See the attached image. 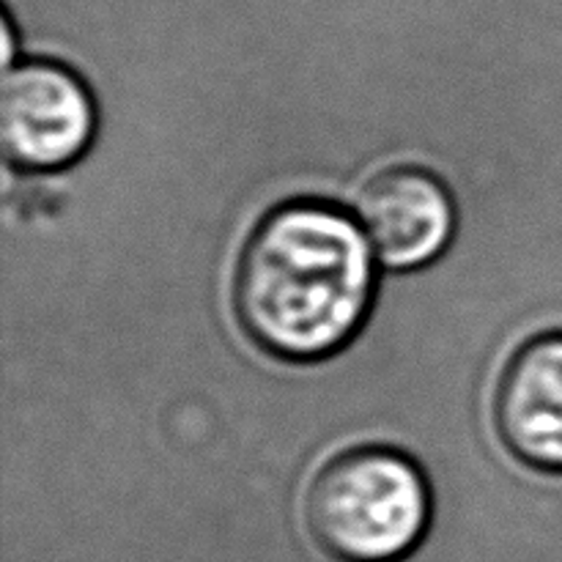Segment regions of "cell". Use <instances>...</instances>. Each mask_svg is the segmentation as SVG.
I'll list each match as a JSON object with an SVG mask.
<instances>
[{
  "mask_svg": "<svg viewBox=\"0 0 562 562\" xmlns=\"http://www.w3.org/2000/svg\"><path fill=\"white\" fill-rule=\"evenodd\" d=\"M376 252L357 217L327 201H289L247 234L234 313L263 355L318 362L344 351L376 300Z\"/></svg>",
  "mask_w": 562,
  "mask_h": 562,
  "instance_id": "obj_1",
  "label": "cell"
},
{
  "mask_svg": "<svg viewBox=\"0 0 562 562\" xmlns=\"http://www.w3.org/2000/svg\"><path fill=\"white\" fill-rule=\"evenodd\" d=\"M431 486L415 459L382 445L333 456L305 494L307 532L338 562H401L431 525Z\"/></svg>",
  "mask_w": 562,
  "mask_h": 562,
  "instance_id": "obj_2",
  "label": "cell"
},
{
  "mask_svg": "<svg viewBox=\"0 0 562 562\" xmlns=\"http://www.w3.org/2000/svg\"><path fill=\"white\" fill-rule=\"evenodd\" d=\"M97 124L93 93L75 69L47 58H27L5 69L0 140L5 162L16 170L71 168L93 146Z\"/></svg>",
  "mask_w": 562,
  "mask_h": 562,
  "instance_id": "obj_3",
  "label": "cell"
},
{
  "mask_svg": "<svg viewBox=\"0 0 562 562\" xmlns=\"http://www.w3.org/2000/svg\"><path fill=\"white\" fill-rule=\"evenodd\" d=\"M355 217L379 263L412 272L437 261L456 234V203L431 170L415 165L379 170L357 192Z\"/></svg>",
  "mask_w": 562,
  "mask_h": 562,
  "instance_id": "obj_4",
  "label": "cell"
},
{
  "mask_svg": "<svg viewBox=\"0 0 562 562\" xmlns=\"http://www.w3.org/2000/svg\"><path fill=\"white\" fill-rule=\"evenodd\" d=\"M494 428L516 461L562 477V329L521 344L494 390Z\"/></svg>",
  "mask_w": 562,
  "mask_h": 562,
  "instance_id": "obj_5",
  "label": "cell"
}]
</instances>
